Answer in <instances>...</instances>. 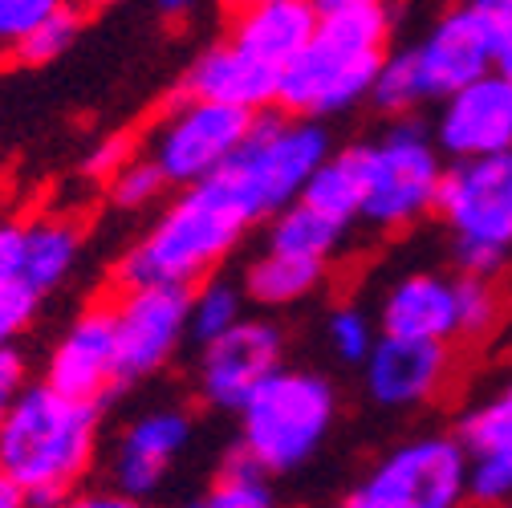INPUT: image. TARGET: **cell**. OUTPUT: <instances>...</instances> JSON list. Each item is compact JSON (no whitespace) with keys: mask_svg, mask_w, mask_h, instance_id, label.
Returning a JSON list of instances; mask_svg holds the SVG:
<instances>
[{"mask_svg":"<svg viewBox=\"0 0 512 508\" xmlns=\"http://www.w3.org/2000/svg\"><path fill=\"white\" fill-rule=\"evenodd\" d=\"M256 220L261 216L240 192V183L220 167L200 183H187L179 200L143 232V240L118 261V285H196L244 240Z\"/></svg>","mask_w":512,"mask_h":508,"instance_id":"cell-1","label":"cell"},{"mask_svg":"<svg viewBox=\"0 0 512 508\" xmlns=\"http://www.w3.org/2000/svg\"><path fill=\"white\" fill-rule=\"evenodd\" d=\"M102 403L70 399L57 387L29 383L0 415V472H9L33 508H49L82 488L98 460Z\"/></svg>","mask_w":512,"mask_h":508,"instance_id":"cell-2","label":"cell"},{"mask_svg":"<svg viewBox=\"0 0 512 508\" xmlns=\"http://www.w3.org/2000/svg\"><path fill=\"white\" fill-rule=\"evenodd\" d=\"M387 29L391 25L382 5L326 9L317 17L309 45L281 70L277 102L285 106V114L322 118L370 94L382 61H387L382 57Z\"/></svg>","mask_w":512,"mask_h":508,"instance_id":"cell-3","label":"cell"},{"mask_svg":"<svg viewBox=\"0 0 512 508\" xmlns=\"http://www.w3.org/2000/svg\"><path fill=\"white\" fill-rule=\"evenodd\" d=\"M240 415V452L252 456L269 476L297 472L326 443L338 395L313 370H277L248 395Z\"/></svg>","mask_w":512,"mask_h":508,"instance_id":"cell-4","label":"cell"},{"mask_svg":"<svg viewBox=\"0 0 512 508\" xmlns=\"http://www.w3.org/2000/svg\"><path fill=\"white\" fill-rule=\"evenodd\" d=\"M330 159V139L317 122L277 110H256L244 147L224 163V171L240 183V192L256 208V216H277L293 204L309 175Z\"/></svg>","mask_w":512,"mask_h":508,"instance_id":"cell-5","label":"cell"},{"mask_svg":"<svg viewBox=\"0 0 512 508\" xmlns=\"http://www.w3.org/2000/svg\"><path fill=\"white\" fill-rule=\"evenodd\" d=\"M350 159L362 179L358 220L374 228H403L435 212L439 196V147L411 122L391 126L382 139L350 147Z\"/></svg>","mask_w":512,"mask_h":508,"instance_id":"cell-6","label":"cell"},{"mask_svg":"<svg viewBox=\"0 0 512 508\" xmlns=\"http://www.w3.org/2000/svg\"><path fill=\"white\" fill-rule=\"evenodd\" d=\"M468 500V452L460 435H419L350 492V508H464Z\"/></svg>","mask_w":512,"mask_h":508,"instance_id":"cell-7","label":"cell"},{"mask_svg":"<svg viewBox=\"0 0 512 508\" xmlns=\"http://www.w3.org/2000/svg\"><path fill=\"white\" fill-rule=\"evenodd\" d=\"M248 131H252V110L187 94V102L175 106L151 135V159L159 163L167 183L187 187L216 175L244 147Z\"/></svg>","mask_w":512,"mask_h":508,"instance_id":"cell-8","label":"cell"},{"mask_svg":"<svg viewBox=\"0 0 512 508\" xmlns=\"http://www.w3.org/2000/svg\"><path fill=\"white\" fill-rule=\"evenodd\" d=\"M187 301L191 285H118V293L110 297V313L122 383H139L147 374H159L179 354L187 338Z\"/></svg>","mask_w":512,"mask_h":508,"instance_id":"cell-9","label":"cell"},{"mask_svg":"<svg viewBox=\"0 0 512 508\" xmlns=\"http://www.w3.org/2000/svg\"><path fill=\"white\" fill-rule=\"evenodd\" d=\"M508 25H512V0H468L464 9L447 13L435 25V33L419 49H411L423 94L447 98L460 86L476 82L480 74H488Z\"/></svg>","mask_w":512,"mask_h":508,"instance_id":"cell-10","label":"cell"},{"mask_svg":"<svg viewBox=\"0 0 512 508\" xmlns=\"http://www.w3.org/2000/svg\"><path fill=\"white\" fill-rule=\"evenodd\" d=\"M435 212L456 240H480L512 252V147L460 159L452 171H443Z\"/></svg>","mask_w":512,"mask_h":508,"instance_id":"cell-11","label":"cell"},{"mask_svg":"<svg viewBox=\"0 0 512 508\" xmlns=\"http://www.w3.org/2000/svg\"><path fill=\"white\" fill-rule=\"evenodd\" d=\"M285 362V338L265 317H240L232 330L204 342L200 395L216 411H240L248 395Z\"/></svg>","mask_w":512,"mask_h":508,"instance_id":"cell-12","label":"cell"},{"mask_svg":"<svg viewBox=\"0 0 512 508\" xmlns=\"http://www.w3.org/2000/svg\"><path fill=\"white\" fill-rule=\"evenodd\" d=\"M45 383L57 387L61 395L86 399V403H106V395L122 387L110 301L82 309L70 322V330L57 338L45 362Z\"/></svg>","mask_w":512,"mask_h":508,"instance_id":"cell-13","label":"cell"},{"mask_svg":"<svg viewBox=\"0 0 512 508\" xmlns=\"http://www.w3.org/2000/svg\"><path fill=\"white\" fill-rule=\"evenodd\" d=\"M435 143L452 159L496 155L512 147V82L496 70L443 98Z\"/></svg>","mask_w":512,"mask_h":508,"instance_id":"cell-14","label":"cell"},{"mask_svg":"<svg viewBox=\"0 0 512 508\" xmlns=\"http://www.w3.org/2000/svg\"><path fill=\"white\" fill-rule=\"evenodd\" d=\"M366 391L374 403L403 411L427 403L447 378L452 354L447 342L427 338H399V334H378L374 350L366 354Z\"/></svg>","mask_w":512,"mask_h":508,"instance_id":"cell-15","label":"cell"},{"mask_svg":"<svg viewBox=\"0 0 512 508\" xmlns=\"http://www.w3.org/2000/svg\"><path fill=\"white\" fill-rule=\"evenodd\" d=\"M191 443V415L179 407H155L139 415L114 443L110 456V480L126 496L147 500L171 472V464Z\"/></svg>","mask_w":512,"mask_h":508,"instance_id":"cell-16","label":"cell"},{"mask_svg":"<svg viewBox=\"0 0 512 508\" xmlns=\"http://www.w3.org/2000/svg\"><path fill=\"white\" fill-rule=\"evenodd\" d=\"M460 443L468 452V500L508 504L512 500V395L468 411L460 419Z\"/></svg>","mask_w":512,"mask_h":508,"instance_id":"cell-17","label":"cell"},{"mask_svg":"<svg viewBox=\"0 0 512 508\" xmlns=\"http://www.w3.org/2000/svg\"><path fill=\"white\" fill-rule=\"evenodd\" d=\"M281 90V70L261 61L256 53H248L244 45L228 41L216 45L212 53H204L187 74V94L191 98H212L224 106H240V110H265L269 102H277Z\"/></svg>","mask_w":512,"mask_h":508,"instance_id":"cell-18","label":"cell"},{"mask_svg":"<svg viewBox=\"0 0 512 508\" xmlns=\"http://www.w3.org/2000/svg\"><path fill=\"white\" fill-rule=\"evenodd\" d=\"M382 334L427 338V342L460 338L456 281L439 273H411L399 285H391L387 301H382Z\"/></svg>","mask_w":512,"mask_h":508,"instance_id":"cell-19","label":"cell"},{"mask_svg":"<svg viewBox=\"0 0 512 508\" xmlns=\"http://www.w3.org/2000/svg\"><path fill=\"white\" fill-rule=\"evenodd\" d=\"M317 5L313 0H248L240 9L232 41L256 53L269 66L285 70L289 61L309 45L317 29Z\"/></svg>","mask_w":512,"mask_h":508,"instance_id":"cell-20","label":"cell"},{"mask_svg":"<svg viewBox=\"0 0 512 508\" xmlns=\"http://www.w3.org/2000/svg\"><path fill=\"white\" fill-rule=\"evenodd\" d=\"M82 257V224L74 216H33L25 220V244H21V281L33 285L41 297H49L57 285H66Z\"/></svg>","mask_w":512,"mask_h":508,"instance_id":"cell-21","label":"cell"},{"mask_svg":"<svg viewBox=\"0 0 512 508\" xmlns=\"http://www.w3.org/2000/svg\"><path fill=\"white\" fill-rule=\"evenodd\" d=\"M322 277H326V261L265 248L244 273V297H252L256 305H269V309H285V305L305 301L322 285Z\"/></svg>","mask_w":512,"mask_h":508,"instance_id":"cell-22","label":"cell"},{"mask_svg":"<svg viewBox=\"0 0 512 508\" xmlns=\"http://www.w3.org/2000/svg\"><path fill=\"white\" fill-rule=\"evenodd\" d=\"M350 224L334 220L330 212L305 204L301 196L293 204H285L277 216H273V228H269V244L265 248H277V252H293V257H313V261H330L342 236H346Z\"/></svg>","mask_w":512,"mask_h":508,"instance_id":"cell-23","label":"cell"},{"mask_svg":"<svg viewBox=\"0 0 512 508\" xmlns=\"http://www.w3.org/2000/svg\"><path fill=\"white\" fill-rule=\"evenodd\" d=\"M301 200L313 204V208H322V212H330L342 224H354L358 208H362V179H358V167H354L350 151L330 155L322 167H317L309 175V183H305Z\"/></svg>","mask_w":512,"mask_h":508,"instance_id":"cell-24","label":"cell"},{"mask_svg":"<svg viewBox=\"0 0 512 508\" xmlns=\"http://www.w3.org/2000/svg\"><path fill=\"white\" fill-rule=\"evenodd\" d=\"M200 508H277V496H273L269 472L236 448L224 460V468H220L216 484L208 488V496L200 500Z\"/></svg>","mask_w":512,"mask_h":508,"instance_id":"cell-25","label":"cell"},{"mask_svg":"<svg viewBox=\"0 0 512 508\" xmlns=\"http://www.w3.org/2000/svg\"><path fill=\"white\" fill-rule=\"evenodd\" d=\"M244 317V289H236L232 281L220 277H204L191 285V301H187V334L200 346L220 338L224 330H232Z\"/></svg>","mask_w":512,"mask_h":508,"instance_id":"cell-26","label":"cell"},{"mask_svg":"<svg viewBox=\"0 0 512 508\" xmlns=\"http://www.w3.org/2000/svg\"><path fill=\"white\" fill-rule=\"evenodd\" d=\"M78 29H82V9L74 5V0H66L57 13H49L21 45H17V61H25V66H45V61L61 57L74 41H78Z\"/></svg>","mask_w":512,"mask_h":508,"instance_id":"cell-27","label":"cell"},{"mask_svg":"<svg viewBox=\"0 0 512 508\" xmlns=\"http://www.w3.org/2000/svg\"><path fill=\"white\" fill-rule=\"evenodd\" d=\"M106 187H110V204H114V208H122V212H143V208H151V204L163 196L167 175H163L159 163L147 155V159L122 163V171H118Z\"/></svg>","mask_w":512,"mask_h":508,"instance_id":"cell-28","label":"cell"},{"mask_svg":"<svg viewBox=\"0 0 512 508\" xmlns=\"http://www.w3.org/2000/svg\"><path fill=\"white\" fill-rule=\"evenodd\" d=\"M370 94L382 110H395V114L423 102L427 94H423V82H419V70H415V53H391L387 61H382Z\"/></svg>","mask_w":512,"mask_h":508,"instance_id":"cell-29","label":"cell"},{"mask_svg":"<svg viewBox=\"0 0 512 508\" xmlns=\"http://www.w3.org/2000/svg\"><path fill=\"white\" fill-rule=\"evenodd\" d=\"M456 317H460V338H484L496 317H500V297L488 277H456Z\"/></svg>","mask_w":512,"mask_h":508,"instance_id":"cell-30","label":"cell"},{"mask_svg":"<svg viewBox=\"0 0 512 508\" xmlns=\"http://www.w3.org/2000/svg\"><path fill=\"white\" fill-rule=\"evenodd\" d=\"M326 338L342 362H366V354L378 342V330L358 305H338L326 322Z\"/></svg>","mask_w":512,"mask_h":508,"instance_id":"cell-31","label":"cell"},{"mask_svg":"<svg viewBox=\"0 0 512 508\" xmlns=\"http://www.w3.org/2000/svg\"><path fill=\"white\" fill-rule=\"evenodd\" d=\"M66 0H0V57L17 53V45Z\"/></svg>","mask_w":512,"mask_h":508,"instance_id":"cell-32","label":"cell"},{"mask_svg":"<svg viewBox=\"0 0 512 508\" xmlns=\"http://www.w3.org/2000/svg\"><path fill=\"white\" fill-rule=\"evenodd\" d=\"M41 293L25 281H13L9 289H0V350L5 346H17V338L29 330V322L41 309Z\"/></svg>","mask_w":512,"mask_h":508,"instance_id":"cell-33","label":"cell"},{"mask_svg":"<svg viewBox=\"0 0 512 508\" xmlns=\"http://www.w3.org/2000/svg\"><path fill=\"white\" fill-rule=\"evenodd\" d=\"M456 265L468 277H496L508 265V248L496 244H480V240H456Z\"/></svg>","mask_w":512,"mask_h":508,"instance_id":"cell-34","label":"cell"},{"mask_svg":"<svg viewBox=\"0 0 512 508\" xmlns=\"http://www.w3.org/2000/svg\"><path fill=\"white\" fill-rule=\"evenodd\" d=\"M131 159H135L131 139H126V135H110V139H102V143L86 155V175L110 183V179L122 171V163H131Z\"/></svg>","mask_w":512,"mask_h":508,"instance_id":"cell-35","label":"cell"},{"mask_svg":"<svg viewBox=\"0 0 512 508\" xmlns=\"http://www.w3.org/2000/svg\"><path fill=\"white\" fill-rule=\"evenodd\" d=\"M29 383H33V378H29V358L17 346H5V350H0V415H5L21 399V391Z\"/></svg>","mask_w":512,"mask_h":508,"instance_id":"cell-36","label":"cell"},{"mask_svg":"<svg viewBox=\"0 0 512 508\" xmlns=\"http://www.w3.org/2000/svg\"><path fill=\"white\" fill-rule=\"evenodd\" d=\"M49 508H147L139 496H126L122 488H74Z\"/></svg>","mask_w":512,"mask_h":508,"instance_id":"cell-37","label":"cell"},{"mask_svg":"<svg viewBox=\"0 0 512 508\" xmlns=\"http://www.w3.org/2000/svg\"><path fill=\"white\" fill-rule=\"evenodd\" d=\"M21 244H25V224L0 220V289L21 281Z\"/></svg>","mask_w":512,"mask_h":508,"instance_id":"cell-38","label":"cell"},{"mask_svg":"<svg viewBox=\"0 0 512 508\" xmlns=\"http://www.w3.org/2000/svg\"><path fill=\"white\" fill-rule=\"evenodd\" d=\"M0 508H33L29 496H25V488L9 472H0Z\"/></svg>","mask_w":512,"mask_h":508,"instance_id":"cell-39","label":"cell"},{"mask_svg":"<svg viewBox=\"0 0 512 508\" xmlns=\"http://www.w3.org/2000/svg\"><path fill=\"white\" fill-rule=\"evenodd\" d=\"M492 70H496V74H504V78L512 82V25L504 29V37H500V45H496V61H492Z\"/></svg>","mask_w":512,"mask_h":508,"instance_id":"cell-40","label":"cell"},{"mask_svg":"<svg viewBox=\"0 0 512 508\" xmlns=\"http://www.w3.org/2000/svg\"><path fill=\"white\" fill-rule=\"evenodd\" d=\"M155 5H159L163 17H183L191 5H196V0H155Z\"/></svg>","mask_w":512,"mask_h":508,"instance_id":"cell-41","label":"cell"},{"mask_svg":"<svg viewBox=\"0 0 512 508\" xmlns=\"http://www.w3.org/2000/svg\"><path fill=\"white\" fill-rule=\"evenodd\" d=\"M317 13H326V9H346V5H382V0H313Z\"/></svg>","mask_w":512,"mask_h":508,"instance_id":"cell-42","label":"cell"},{"mask_svg":"<svg viewBox=\"0 0 512 508\" xmlns=\"http://www.w3.org/2000/svg\"><path fill=\"white\" fill-rule=\"evenodd\" d=\"M78 9H106V5H118V0H74Z\"/></svg>","mask_w":512,"mask_h":508,"instance_id":"cell-43","label":"cell"},{"mask_svg":"<svg viewBox=\"0 0 512 508\" xmlns=\"http://www.w3.org/2000/svg\"><path fill=\"white\" fill-rule=\"evenodd\" d=\"M228 5H236V9H244V5H248V0H228Z\"/></svg>","mask_w":512,"mask_h":508,"instance_id":"cell-44","label":"cell"},{"mask_svg":"<svg viewBox=\"0 0 512 508\" xmlns=\"http://www.w3.org/2000/svg\"><path fill=\"white\" fill-rule=\"evenodd\" d=\"M508 395H512V383H508Z\"/></svg>","mask_w":512,"mask_h":508,"instance_id":"cell-45","label":"cell"},{"mask_svg":"<svg viewBox=\"0 0 512 508\" xmlns=\"http://www.w3.org/2000/svg\"><path fill=\"white\" fill-rule=\"evenodd\" d=\"M342 508H350V504H342Z\"/></svg>","mask_w":512,"mask_h":508,"instance_id":"cell-46","label":"cell"},{"mask_svg":"<svg viewBox=\"0 0 512 508\" xmlns=\"http://www.w3.org/2000/svg\"><path fill=\"white\" fill-rule=\"evenodd\" d=\"M508 508H512V500H508Z\"/></svg>","mask_w":512,"mask_h":508,"instance_id":"cell-47","label":"cell"},{"mask_svg":"<svg viewBox=\"0 0 512 508\" xmlns=\"http://www.w3.org/2000/svg\"><path fill=\"white\" fill-rule=\"evenodd\" d=\"M196 508H200V504H196Z\"/></svg>","mask_w":512,"mask_h":508,"instance_id":"cell-48","label":"cell"}]
</instances>
